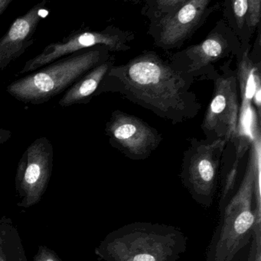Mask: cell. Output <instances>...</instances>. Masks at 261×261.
<instances>
[{
	"instance_id": "obj_4",
	"label": "cell",
	"mask_w": 261,
	"mask_h": 261,
	"mask_svg": "<svg viewBox=\"0 0 261 261\" xmlns=\"http://www.w3.org/2000/svg\"><path fill=\"white\" fill-rule=\"evenodd\" d=\"M112 57L102 45L80 50L13 81L6 91L20 102L40 105L67 90L83 75Z\"/></svg>"
},
{
	"instance_id": "obj_20",
	"label": "cell",
	"mask_w": 261,
	"mask_h": 261,
	"mask_svg": "<svg viewBox=\"0 0 261 261\" xmlns=\"http://www.w3.org/2000/svg\"><path fill=\"white\" fill-rule=\"evenodd\" d=\"M34 261H62L57 255L56 253L54 252L52 249L44 246L40 245L38 252L34 257Z\"/></svg>"
},
{
	"instance_id": "obj_21",
	"label": "cell",
	"mask_w": 261,
	"mask_h": 261,
	"mask_svg": "<svg viewBox=\"0 0 261 261\" xmlns=\"http://www.w3.org/2000/svg\"><path fill=\"white\" fill-rule=\"evenodd\" d=\"M12 132L9 130L0 129V144H4L6 141H9L12 137Z\"/></svg>"
},
{
	"instance_id": "obj_22",
	"label": "cell",
	"mask_w": 261,
	"mask_h": 261,
	"mask_svg": "<svg viewBox=\"0 0 261 261\" xmlns=\"http://www.w3.org/2000/svg\"><path fill=\"white\" fill-rule=\"evenodd\" d=\"M12 0H0V15L7 9Z\"/></svg>"
},
{
	"instance_id": "obj_15",
	"label": "cell",
	"mask_w": 261,
	"mask_h": 261,
	"mask_svg": "<svg viewBox=\"0 0 261 261\" xmlns=\"http://www.w3.org/2000/svg\"><path fill=\"white\" fill-rule=\"evenodd\" d=\"M224 6V20L240 40L242 48L251 47L252 34L248 25V0H225Z\"/></svg>"
},
{
	"instance_id": "obj_16",
	"label": "cell",
	"mask_w": 261,
	"mask_h": 261,
	"mask_svg": "<svg viewBox=\"0 0 261 261\" xmlns=\"http://www.w3.org/2000/svg\"><path fill=\"white\" fill-rule=\"evenodd\" d=\"M0 261H28L19 231L10 218H0Z\"/></svg>"
},
{
	"instance_id": "obj_2",
	"label": "cell",
	"mask_w": 261,
	"mask_h": 261,
	"mask_svg": "<svg viewBox=\"0 0 261 261\" xmlns=\"http://www.w3.org/2000/svg\"><path fill=\"white\" fill-rule=\"evenodd\" d=\"M261 141H253L243 176L229 199L219 208L220 219L205 261H239L261 223Z\"/></svg>"
},
{
	"instance_id": "obj_8",
	"label": "cell",
	"mask_w": 261,
	"mask_h": 261,
	"mask_svg": "<svg viewBox=\"0 0 261 261\" xmlns=\"http://www.w3.org/2000/svg\"><path fill=\"white\" fill-rule=\"evenodd\" d=\"M133 39V32L114 26H108L102 31H78L59 42L46 46L39 55L25 64L16 76L35 71L60 58L95 46H104L110 52L127 51L131 49L130 43Z\"/></svg>"
},
{
	"instance_id": "obj_5",
	"label": "cell",
	"mask_w": 261,
	"mask_h": 261,
	"mask_svg": "<svg viewBox=\"0 0 261 261\" xmlns=\"http://www.w3.org/2000/svg\"><path fill=\"white\" fill-rule=\"evenodd\" d=\"M227 143L223 140L208 141L193 138L184 152L181 181L193 199L204 208H209L214 202Z\"/></svg>"
},
{
	"instance_id": "obj_6",
	"label": "cell",
	"mask_w": 261,
	"mask_h": 261,
	"mask_svg": "<svg viewBox=\"0 0 261 261\" xmlns=\"http://www.w3.org/2000/svg\"><path fill=\"white\" fill-rule=\"evenodd\" d=\"M242 48L240 40L223 18L205 39L176 52L170 57V62L177 71L195 81H212L219 73L215 64L237 56Z\"/></svg>"
},
{
	"instance_id": "obj_17",
	"label": "cell",
	"mask_w": 261,
	"mask_h": 261,
	"mask_svg": "<svg viewBox=\"0 0 261 261\" xmlns=\"http://www.w3.org/2000/svg\"><path fill=\"white\" fill-rule=\"evenodd\" d=\"M188 0H149L141 10V13L150 21L173 12Z\"/></svg>"
},
{
	"instance_id": "obj_9",
	"label": "cell",
	"mask_w": 261,
	"mask_h": 261,
	"mask_svg": "<svg viewBox=\"0 0 261 261\" xmlns=\"http://www.w3.org/2000/svg\"><path fill=\"white\" fill-rule=\"evenodd\" d=\"M54 150L46 137L37 138L18 161L15 178V190L21 200L17 205L30 208L42 199L53 170Z\"/></svg>"
},
{
	"instance_id": "obj_19",
	"label": "cell",
	"mask_w": 261,
	"mask_h": 261,
	"mask_svg": "<svg viewBox=\"0 0 261 261\" xmlns=\"http://www.w3.org/2000/svg\"><path fill=\"white\" fill-rule=\"evenodd\" d=\"M248 261H261V227L254 228Z\"/></svg>"
},
{
	"instance_id": "obj_14",
	"label": "cell",
	"mask_w": 261,
	"mask_h": 261,
	"mask_svg": "<svg viewBox=\"0 0 261 261\" xmlns=\"http://www.w3.org/2000/svg\"><path fill=\"white\" fill-rule=\"evenodd\" d=\"M114 65L113 57L93 67L70 86L60 99V107H72L77 104H88L95 96V93L104 76Z\"/></svg>"
},
{
	"instance_id": "obj_23",
	"label": "cell",
	"mask_w": 261,
	"mask_h": 261,
	"mask_svg": "<svg viewBox=\"0 0 261 261\" xmlns=\"http://www.w3.org/2000/svg\"><path fill=\"white\" fill-rule=\"evenodd\" d=\"M133 1H135V0H133ZM136 1H140V0H136Z\"/></svg>"
},
{
	"instance_id": "obj_7",
	"label": "cell",
	"mask_w": 261,
	"mask_h": 261,
	"mask_svg": "<svg viewBox=\"0 0 261 261\" xmlns=\"http://www.w3.org/2000/svg\"><path fill=\"white\" fill-rule=\"evenodd\" d=\"M233 58L219 67L213 80L214 90L202 121V132L208 141L228 142L236 135L239 120V84L236 70L231 67Z\"/></svg>"
},
{
	"instance_id": "obj_10",
	"label": "cell",
	"mask_w": 261,
	"mask_h": 261,
	"mask_svg": "<svg viewBox=\"0 0 261 261\" xmlns=\"http://www.w3.org/2000/svg\"><path fill=\"white\" fill-rule=\"evenodd\" d=\"M212 0H188L173 12L150 21L148 34L164 50L179 48L206 21L220 4Z\"/></svg>"
},
{
	"instance_id": "obj_13",
	"label": "cell",
	"mask_w": 261,
	"mask_h": 261,
	"mask_svg": "<svg viewBox=\"0 0 261 261\" xmlns=\"http://www.w3.org/2000/svg\"><path fill=\"white\" fill-rule=\"evenodd\" d=\"M46 3L47 0H41L25 15L18 17L0 38V73L33 44L37 27L47 15Z\"/></svg>"
},
{
	"instance_id": "obj_11",
	"label": "cell",
	"mask_w": 261,
	"mask_h": 261,
	"mask_svg": "<svg viewBox=\"0 0 261 261\" xmlns=\"http://www.w3.org/2000/svg\"><path fill=\"white\" fill-rule=\"evenodd\" d=\"M105 134L112 147L133 161L148 158L162 141L159 130L140 118L121 110L112 112Z\"/></svg>"
},
{
	"instance_id": "obj_12",
	"label": "cell",
	"mask_w": 261,
	"mask_h": 261,
	"mask_svg": "<svg viewBox=\"0 0 261 261\" xmlns=\"http://www.w3.org/2000/svg\"><path fill=\"white\" fill-rule=\"evenodd\" d=\"M250 51L251 47L242 48L236 56L240 108L235 136L253 140L261 135V64L251 58Z\"/></svg>"
},
{
	"instance_id": "obj_18",
	"label": "cell",
	"mask_w": 261,
	"mask_h": 261,
	"mask_svg": "<svg viewBox=\"0 0 261 261\" xmlns=\"http://www.w3.org/2000/svg\"><path fill=\"white\" fill-rule=\"evenodd\" d=\"M248 25L251 33H254L260 24L261 0H248Z\"/></svg>"
},
{
	"instance_id": "obj_1",
	"label": "cell",
	"mask_w": 261,
	"mask_h": 261,
	"mask_svg": "<svg viewBox=\"0 0 261 261\" xmlns=\"http://www.w3.org/2000/svg\"><path fill=\"white\" fill-rule=\"evenodd\" d=\"M195 80L182 74L154 51H144L110 68L95 93H117L173 125L194 119L202 103L191 88Z\"/></svg>"
},
{
	"instance_id": "obj_3",
	"label": "cell",
	"mask_w": 261,
	"mask_h": 261,
	"mask_svg": "<svg viewBox=\"0 0 261 261\" xmlns=\"http://www.w3.org/2000/svg\"><path fill=\"white\" fill-rule=\"evenodd\" d=\"M187 245L188 238L173 225L133 222L109 233L94 253L104 261H176Z\"/></svg>"
}]
</instances>
